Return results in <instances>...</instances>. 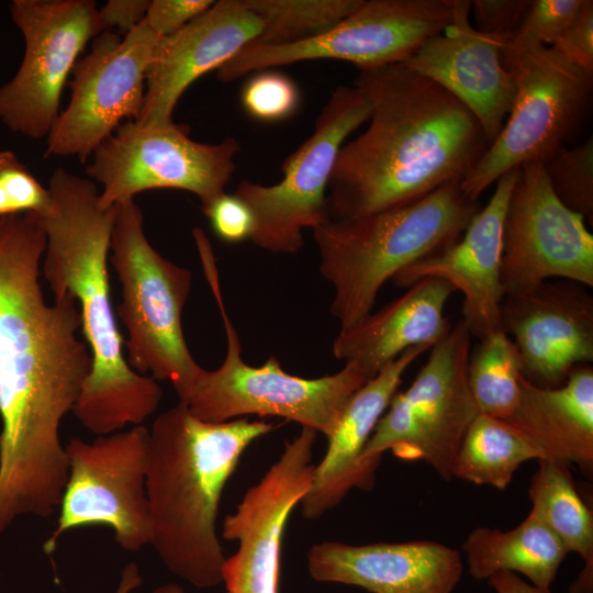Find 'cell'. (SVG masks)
<instances>
[{
	"instance_id": "6da1fadb",
	"label": "cell",
	"mask_w": 593,
	"mask_h": 593,
	"mask_svg": "<svg viewBox=\"0 0 593 593\" xmlns=\"http://www.w3.org/2000/svg\"><path fill=\"white\" fill-rule=\"evenodd\" d=\"M45 248L41 214L0 217V534L59 508L69 470L60 424L92 369L75 299L45 301Z\"/></svg>"
},
{
	"instance_id": "7a4b0ae2",
	"label": "cell",
	"mask_w": 593,
	"mask_h": 593,
	"mask_svg": "<svg viewBox=\"0 0 593 593\" xmlns=\"http://www.w3.org/2000/svg\"><path fill=\"white\" fill-rule=\"evenodd\" d=\"M354 86L371 103L369 124L338 152L328 220L396 208L461 182L490 145L459 100L402 64L359 70Z\"/></svg>"
},
{
	"instance_id": "3957f363",
	"label": "cell",
	"mask_w": 593,
	"mask_h": 593,
	"mask_svg": "<svg viewBox=\"0 0 593 593\" xmlns=\"http://www.w3.org/2000/svg\"><path fill=\"white\" fill-rule=\"evenodd\" d=\"M47 189L51 203L41 214L46 232L42 275L54 298L69 293L77 302L92 356L72 413L98 436L142 425L157 410L163 390L134 371L123 353L108 269L116 205L103 208L97 183L61 167Z\"/></svg>"
},
{
	"instance_id": "277c9868",
	"label": "cell",
	"mask_w": 593,
	"mask_h": 593,
	"mask_svg": "<svg viewBox=\"0 0 593 593\" xmlns=\"http://www.w3.org/2000/svg\"><path fill=\"white\" fill-rule=\"evenodd\" d=\"M275 428L247 418L206 422L180 401L154 421L145 475L149 545L171 573L194 588L223 583L221 495L244 451Z\"/></svg>"
},
{
	"instance_id": "5b68a950",
	"label": "cell",
	"mask_w": 593,
	"mask_h": 593,
	"mask_svg": "<svg viewBox=\"0 0 593 593\" xmlns=\"http://www.w3.org/2000/svg\"><path fill=\"white\" fill-rule=\"evenodd\" d=\"M480 211L460 182L414 202L368 215L327 220L313 231L322 277L334 289L331 314L339 331L372 312L385 281L456 243Z\"/></svg>"
},
{
	"instance_id": "8992f818",
	"label": "cell",
	"mask_w": 593,
	"mask_h": 593,
	"mask_svg": "<svg viewBox=\"0 0 593 593\" xmlns=\"http://www.w3.org/2000/svg\"><path fill=\"white\" fill-rule=\"evenodd\" d=\"M194 243L221 313L227 348L221 366L214 370L203 368L180 402L206 422L221 423L247 415L277 416L329 437L351 396L370 378L353 362L316 379L286 372L275 356L261 366L248 365L224 305L211 243L204 234L197 235Z\"/></svg>"
},
{
	"instance_id": "52a82bcc",
	"label": "cell",
	"mask_w": 593,
	"mask_h": 593,
	"mask_svg": "<svg viewBox=\"0 0 593 593\" xmlns=\"http://www.w3.org/2000/svg\"><path fill=\"white\" fill-rule=\"evenodd\" d=\"M110 261L122 288L115 315L127 333L130 367L156 381H169L179 401L183 400L203 369L190 353L182 328L191 271L150 245L134 199L116 204Z\"/></svg>"
},
{
	"instance_id": "ba28073f",
	"label": "cell",
	"mask_w": 593,
	"mask_h": 593,
	"mask_svg": "<svg viewBox=\"0 0 593 593\" xmlns=\"http://www.w3.org/2000/svg\"><path fill=\"white\" fill-rule=\"evenodd\" d=\"M502 60L516 93L500 133L460 182L472 200L506 172L528 163H545L567 146L591 110L593 77L551 47L514 51L505 46Z\"/></svg>"
},
{
	"instance_id": "9c48e42d",
	"label": "cell",
	"mask_w": 593,
	"mask_h": 593,
	"mask_svg": "<svg viewBox=\"0 0 593 593\" xmlns=\"http://www.w3.org/2000/svg\"><path fill=\"white\" fill-rule=\"evenodd\" d=\"M471 333L463 320L429 350L410 387L395 393L362 454L379 467L384 451L419 460L445 481L462 438L480 413L468 384Z\"/></svg>"
},
{
	"instance_id": "30bf717a",
	"label": "cell",
	"mask_w": 593,
	"mask_h": 593,
	"mask_svg": "<svg viewBox=\"0 0 593 593\" xmlns=\"http://www.w3.org/2000/svg\"><path fill=\"white\" fill-rule=\"evenodd\" d=\"M370 112L371 103L359 88L337 87L317 115L313 133L283 161L278 183L239 182L234 195L253 216L249 239L255 245L271 253H298L303 231L328 220L326 193L338 152Z\"/></svg>"
},
{
	"instance_id": "8fae6325",
	"label": "cell",
	"mask_w": 593,
	"mask_h": 593,
	"mask_svg": "<svg viewBox=\"0 0 593 593\" xmlns=\"http://www.w3.org/2000/svg\"><path fill=\"white\" fill-rule=\"evenodd\" d=\"M190 128L175 122L141 125L125 121L93 152L86 172L101 184L100 204L109 209L141 192L177 189L193 193L205 210L225 193L239 143L193 141Z\"/></svg>"
},
{
	"instance_id": "7c38bea8",
	"label": "cell",
	"mask_w": 593,
	"mask_h": 593,
	"mask_svg": "<svg viewBox=\"0 0 593 593\" xmlns=\"http://www.w3.org/2000/svg\"><path fill=\"white\" fill-rule=\"evenodd\" d=\"M454 0H362L332 30L315 38L268 45L249 43L216 69L230 82L250 72L304 60L338 59L359 70L404 64L450 24Z\"/></svg>"
},
{
	"instance_id": "4fadbf2b",
	"label": "cell",
	"mask_w": 593,
	"mask_h": 593,
	"mask_svg": "<svg viewBox=\"0 0 593 593\" xmlns=\"http://www.w3.org/2000/svg\"><path fill=\"white\" fill-rule=\"evenodd\" d=\"M149 429L143 425L99 435L92 441L72 437L65 445L68 479L56 528L43 545L53 553L68 530L107 526L124 550L137 552L149 545L145 475Z\"/></svg>"
},
{
	"instance_id": "5bb4252c",
	"label": "cell",
	"mask_w": 593,
	"mask_h": 593,
	"mask_svg": "<svg viewBox=\"0 0 593 593\" xmlns=\"http://www.w3.org/2000/svg\"><path fill=\"white\" fill-rule=\"evenodd\" d=\"M9 9L25 48L18 71L0 87V121L40 139L60 112L63 89L80 54L104 30L92 0H13Z\"/></svg>"
},
{
	"instance_id": "9a60e30c",
	"label": "cell",
	"mask_w": 593,
	"mask_h": 593,
	"mask_svg": "<svg viewBox=\"0 0 593 593\" xmlns=\"http://www.w3.org/2000/svg\"><path fill=\"white\" fill-rule=\"evenodd\" d=\"M160 38L144 21L123 37L104 31L93 38L72 69L70 99L46 137L45 156L86 163L120 124L138 118Z\"/></svg>"
},
{
	"instance_id": "2e32d148",
	"label": "cell",
	"mask_w": 593,
	"mask_h": 593,
	"mask_svg": "<svg viewBox=\"0 0 593 593\" xmlns=\"http://www.w3.org/2000/svg\"><path fill=\"white\" fill-rule=\"evenodd\" d=\"M506 209L501 283L505 295L551 278L593 287V235L556 195L540 161L523 165Z\"/></svg>"
},
{
	"instance_id": "e0dca14e",
	"label": "cell",
	"mask_w": 593,
	"mask_h": 593,
	"mask_svg": "<svg viewBox=\"0 0 593 593\" xmlns=\"http://www.w3.org/2000/svg\"><path fill=\"white\" fill-rule=\"evenodd\" d=\"M316 436L302 427L236 511L225 516L222 537L238 541L223 566L227 592L279 593L282 537L292 511L311 488Z\"/></svg>"
},
{
	"instance_id": "ac0fdd59",
	"label": "cell",
	"mask_w": 593,
	"mask_h": 593,
	"mask_svg": "<svg viewBox=\"0 0 593 593\" xmlns=\"http://www.w3.org/2000/svg\"><path fill=\"white\" fill-rule=\"evenodd\" d=\"M586 288L560 279L504 296L501 327L529 383L560 387L574 367L593 361V296Z\"/></svg>"
},
{
	"instance_id": "d6986e66",
	"label": "cell",
	"mask_w": 593,
	"mask_h": 593,
	"mask_svg": "<svg viewBox=\"0 0 593 593\" xmlns=\"http://www.w3.org/2000/svg\"><path fill=\"white\" fill-rule=\"evenodd\" d=\"M470 8L471 1L454 0L450 24L402 65L459 100L475 116L491 144L516 93L514 79L502 60L511 36L475 30L470 22Z\"/></svg>"
},
{
	"instance_id": "ffe728a7",
	"label": "cell",
	"mask_w": 593,
	"mask_h": 593,
	"mask_svg": "<svg viewBox=\"0 0 593 593\" xmlns=\"http://www.w3.org/2000/svg\"><path fill=\"white\" fill-rule=\"evenodd\" d=\"M519 168L497 179L493 194L473 216L461 237L446 249L414 262L392 281L403 288L424 278H438L463 295L462 314L471 336L502 329L501 283L504 221Z\"/></svg>"
},
{
	"instance_id": "44dd1931",
	"label": "cell",
	"mask_w": 593,
	"mask_h": 593,
	"mask_svg": "<svg viewBox=\"0 0 593 593\" xmlns=\"http://www.w3.org/2000/svg\"><path fill=\"white\" fill-rule=\"evenodd\" d=\"M260 32L261 23L243 0H220L176 33L161 37L135 122L150 126L174 123L176 104L186 89L219 69Z\"/></svg>"
},
{
	"instance_id": "7402d4cb",
	"label": "cell",
	"mask_w": 593,
	"mask_h": 593,
	"mask_svg": "<svg viewBox=\"0 0 593 593\" xmlns=\"http://www.w3.org/2000/svg\"><path fill=\"white\" fill-rule=\"evenodd\" d=\"M306 558L313 580L371 593H451L463 571L458 550L428 540L359 546L323 541L313 545Z\"/></svg>"
},
{
	"instance_id": "603a6c76",
	"label": "cell",
	"mask_w": 593,
	"mask_h": 593,
	"mask_svg": "<svg viewBox=\"0 0 593 593\" xmlns=\"http://www.w3.org/2000/svg\"><path fill=\"white\" fill-rule=\"evenodd\" d=\"M429 347L417 346L402 353L366 382L349 400L327 449L313 468L312 484L300 503L302 515L316 519L338 505L353 489L370 491L377 467L362 460L363 450L409 366Z\"/></svg>"
},
{
	"instance_id": "cb8c5ba5",
	"label": "cell",
	"mask_w": 593,
	"mask_h": 593,
	"mask_svg": "<svg viewBox=\"0 0 593 593\" xmlns=\"http://www.w3.org/2000/svg\"><path fill=\"white\" fill-rule=\"evenodd\" d=\"M452 292L441 279L418 280L376 313L339 331L332 347L334 357L357 365L371 379L405 350L432 348L451 329L445 305Z\"/></svg>"
},
{
	"instance_id": "d4e9b609",
	"label": "cell",
	"mask_w": 593,
	"mask_h": 593,
	"mask_svg": "<svg viewBox=\"0 0 593 593\" xmlns=\"http://www.w3.org/2000/svg\"><path fill=\"white\" fill-rule=\"evenodd\" d=\"M545 458L593 470V368L579 365L557 388L534 385L521 377V394L505 419Z\"/></svg>"
},
{
	"instance_id": "484cf974",
	"label": "cell",
	"mask_w": 593,
	"mask_h": 593,
	"mask_svg": "<svg viewBox=\"0 0 593 593\" xmlns=\"http://www.w3.org/2000/svg\"><path fill=\"white\" fill-rule=\"evenodd\" d=\"M470 575L488 580L497 572L525 575L533 585L550 589L567 551L533 513L511 530L474 528L462 544Z\"/></svg>"
},
{
	"instance_id": "4316f807",
	"label": "cell",
	"mask_w": 593,
	"mask_h": 593,
	"mask_svg": "<svg viewBox=\"0 0 593 593\" xmlns=\"http://www.w3.org/2000/svg\"><path fill=\"white\" fill-rule=\"evenodd\" d=\"M528 496L530 513L553 533L568 553H578L584 562L570 593H592L593 516L575 489L569 465L550 458L538 460Z\"/></svg>"
},
{
	"instance_id": "83f0119b",
	"label": "cell",
	"mask_w": 593,
	"mask_h": 593,
	"mask_svg": "<svg viewBox=\"0 0 593 593\" xmlns=\"http://www.w3.org/2000/svg\"><path fill=\"white\" fill-rule=\"evenodd\" d=\"M532 459L545 456L505 419L479 413L458 448L451 475L503 491L521 465Z\"/></svg>"
},
{
	"instance_id": "f1b7e54d",
	"label": "cell",
	"mask_w": 593,
	"mask_h": 593,
	"mask_svg": "<svg viewBox=\"0 0 593 593\" xmlns=\"http://www.w3.org/2000/svg\"><path fill=\"white\" fill-rule=\"evenodd\" d=\"M468 359V384L480 413L507 419L521 394L522 365L511 337L497 329L478 338Z\"/></svg>"
},
{
	"instance_id": "f546056e",
	"label": "cell",
	"mask_w": 593,
	"mask_h": 593,
	"mask_svg": "<svg viewBox=\"0 0 593 593\" xmlns=\"http://www.w3.org/2000/svg\"><path fill=\"white\" fill-rule=\"evenodd\" d=\"M362 0H243L261 23L268 45L293 44L325 34L356 10Z\"/></svg>"
},
{
	"instance_id": "4dcf8cb0",
	"label": "cell",
	"mask_w": 593,
	"mask_h": 593,
	"mask_svg": "<svg viewBox=\"0 0 593 593\" xmlns=\"http://www.w3.org/2000/svg\"><path fill=\"white\" fill-rule=\"evenodd\" d=\"M558 199L593 224V137L563 146L542 163Z\"/></svg>"
},
{
	"instance_id": "1f68e13d",
	"label": "cell",
	"mask_w": 593,
	"mask_h": 593,
	"mask_svg": "<svg viewBox=\"0 0 593 593\" xmlns=\"http://www.w3.org/2000/svg\"><path fill=\"white\" fill-rule=\"evenodd\" d=\"M585 0H533L506 47L514 51L550 46L573 23Z\"/></svg>"
},
{
	"instance_id": "d6a6232c",
	"label": "cell",
	"mask_w": 593,
	"mask_h": 593,
	"mask_svg": "<svg viewBox=\"0 0 593 593\" xmlns=\"http://www.w3.org/2000/svg\"><path fill=\"white\" fill-rule=\"evenodd\" d=\"M242 103L253 118L277 122L291 116L300 103L295 82L278 71L261 70L251 76L242 90Z\"/></svg>"
},
{
	"instance_id": "836d02e7",
	"label": "cell",
	"mask_w": 593,
	"mask_h": 593,
	"mask_svg": "<svg viewBox=\"0 0 593 593\" xmlns=\"http://www.w3.org/2000/svg\"><path fill=\"white\" fill-rule=\"evenodd\" d=\"M0 184L16 213L43 214L51 203L48 189L38 182L11 150H0Z\"/></svg>"
},
{
	"instance_id": "e575fe53",
	"label": "cell",
	"mask_w": 593,
	"mask_h": 593,
	"mask_svg": "<svg viewBox=\"0 0 593 593\" xmlns=\"http://www.w3.org/2000/svg\"><path fill=\"white\" fill-rule=\"evenodd\" d=\"M549 47L567 63L593 77L592 0H585L573 23Z\"/></svg>"
},
{
	"instance_id": "d590c367",
	"label": "cell",
	"mask_w": 593,
	"mask_h": 593,
	"mask_svg": "<svg viewBox=\"0 0 593 593\" xmlns=\"http://www.w3.org/2000/svg\"><path fill=\"white\" fill-rule=\"evenodd\" d=\"M530 0H474L471 1L475 26L488 34L512 36L522 22Z\"/></svg>"
},
{
	"instance_id": "8d00e7d4",
	"label": "cell",
	"mask_w": 593,
	"mask_h": 593,
	"mask_svg": "<svg viewBox=\"0 0 593 593\" xmlns=\"http://www.w3.org/2000/svg\"><path fill=\"white\" fill-rule=\"evenodd\" d=\"M203 212L215 234L223 240L238 243L249 238L253 216L247 206L234 194H222Z\"/></svg>"
},
{
	"instance_id": "74e56055",
	"label": "cell",
	"mask_w": 593,
	"mask_h": 593,
	"mask_svg": "<svg viewBox=\"0 0 593 593\" xmlns=\"http://www.w3.org/2000/svg\"><path fill=\"white\" fill-rule=\"evenodd\" d=\"M212 0H153L144 22L159 37L169 36L206 11Z\"/></svg>"
},
{
	"instance_id": "f35d334b",
	"label": "cell",
	"mask_w": 593,
	"mask_h": 593,
	"mask_svg": "<svg viewBox=\"0 0 593 593\" xmlns=\"http://www.w3.org/2000/svg\"><path fill=\"white\" fill-rule=\"evenodd\" d=\"M148 0H109L99 9V19L104 31L116 30L126 35L145 19Z\"/></svg>"
},
{
	"instance_id": "ab89813d",
	"label": "cell",
	"mask_w": 593,
	"mask_h": 593,
	"mask_svg": "<svg viewBox=\"0 0 593 593\" xmlns=\"http://www.w3.org/2000/svg\"><path fill=\"white\" fill-rule=\"evenodd\" d=\"M488 581L496 593H551L550 589L537 588L513 572H497Z\"/></svg>"
},
{
	"instance_id": "60d3db41",
	"label": "cell",
	"mask_w": 593,
	"mask_h": 593,
	"mask_svg": "<svg viewBox=\"0 0 593 593\" xmlns=\"http://www.w3.org/2000/svg\"><path fill=\"white\" fill-rule=\"evenodd\" d=\"M143 583V577L135 562L127 563L121 571L119 584L113 593H132Z\"/></svg>"
},
{
	"instance_id": "b9f144b4",
	"label": "cell",
	"mask_w": 593,
	"mask_h": 593,
	"mask_svg": "<svg viewBox=\"0 0 593 593\" xmlns=\"http://www.w3.org/2000/svg\"><path fill=\"white\" fill-rule=\"evenodd\" d=\"M16 213L14 208L7 195L4 189L0 184V217L9 214Z\"/></svg>"
},
{
	"instance_id": "7bdbcfd3",
	"label": "cell",
	"mask_w": 593,
	"mask_h": 593,
	"mask_svg": "<svg viewBox=\"0 0 593 593\" xmlns=\"http://www.w3.org/2000/svg\"><path fill=\"white\" fill-rule=\"evenodd\" d=\"M150 593H184V590L179 584L168 583L155 588Z\"/></svg>"
}]
</instances>
